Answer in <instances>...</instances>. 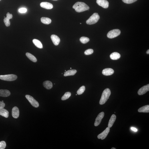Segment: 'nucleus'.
Wrapping results in <instances>:
<instances>
[{"instance_id": "nucleus-31", "label": "nucleus", "mask_w": 149, "mask_h": 149, "mask_svg": "<svg viewBox=\"0 0 149 149\" xmlns=\"http://www.w3.org/2000/svg\"><path fill=\"white\" fill-rule=\"evenodd\" d=\"M137 0H122L124 3L127 4H131Z\"/></svg>"}, {"instance_id": "nucleus-34", "label": "nucleus", "mask_w": 149, "mask_h": 149, "mask_svg": "<svg viewBox=\"0 0 149 149\" xmlns=\"http://www.w3.org/2000/svg\"><path fill=\"white\" fill-rule=\"evenodd\" d=\"M131 129L132 130L134 131L135 132H137V131L138 130L136 128H135L134 127H132L131 128Z\"/></svg>"}, {"instance_id": "nucleus-10", "label": "nucleus", "mask_w": 149, "mask_h": 149, "mask_svg": "<svg viewBox=\"0 0 149 149\" xmlns=\"http://www.w3.org/2000/svg\"><path fill=\"white\" fill-rule=\"evenodd\" d=\"M149 91V84L143 86L139 89L138 91V94L139 95H141L145 94Z\"/></svg>"}, {"instance_id": "nucleus-15", "label": "nucleus", "mask_w": 149, "mask_h": 149, "mask_svg": "<svg viewBox=\"0 0 149 149\" xmlns=\"http://www.w3.org/2000/svg\"><path fill=\"white\" fill-rule=\"evenodd\" d=\"M114 73V71L111 68H106L103 70L102 71L103 75L106 76H109L112 75Z\"/></svg>"}, {"instance_id": "nucleus-21", "label": "nucleus", "mask_w": 149, "mask_h": 149, "mask_svg": "<svg viewBox=\"0 0 149 149\" xmlns=\"http://www.w3.org/2000/svg\"><path fill=\"white\" fill-rule=\"evenodd\" d=\"M77 71L76 70L73 69L68 70L64 73V76L66 77L74 75L77 72Z\"/></svg>"}, {"instance_id": "nucleus-17", "label": "nucleus", "mask_w": 149, "mask_h": 149, "mask_svg": "<svg viewBox=\"0 0 149 149\" xmlns=\"http://www.w3.org/2000/svg\"><path fill=\"white\" fill-rule=\"evenodd\" d=\"M43 85L47 89H50L52 88L53 83L51 81H46L43 83Z\"/></svg>"}, {"instance_id": "nucleus-26", "label": "nucleus", "mask_w": 149, "mask_h": 149, "mask_svg": "<svg viewBox=\"0 0 149 149\" xmlns=\"http://www.w3.org/2000/svg\"><path fill=\"white\" fill-rule=\"evenodd\" d=\"M71 93L70 92H67L62 96L61 98V100L64 101L69 99L71 96Z\"/></svg>"}, {"instance_id": "nucleus-8", "label": "nucleus", "mask_w": 149, "mask_h": 149, "mask_svg": "<svg viewBox=\"0 0 149 149\" xmlns=\"http://www.w3.org/2000/svg\"><path fill=\"white\" fill-rule=\"evenodd\" d=\"M110 130V128L108 127L102 133L98 135V138L101 139L102 140H104L108 135Z\"/></svg>"}, {"instance_id": "nucleus-11", "label": "nucleus", "mask_w": 149, "mask_h": 149, "mask_svg": "<svg viewBox=\"0 0 149 149\" xmlns=\"http://www.w3.org/2000/svg\"><path fill=\"white\" fill-rule=\"evenodd\" d=\"M13 15L12 14H10L9 13H8L7 14V17H5L4 19V23H5L6 26L9 27L10 25V22L9 20L12 18Z\"/></svg>"}, {"instance_id": "nucleus-2", "label": "nucleus", "mask_w": 149, "mask_h": 149, "mask_svg": "<svg viewBox=\"0 0 149 149\" xmlns=\"http://www.w3.org/2000/svg\"><path fill=\"white\" fill-rule=\"evenodd\" d=\"M111 91L109 88L105 89L103 91L102 96L99 101V104L102 105L104 104L107 102L111 94Z\"/></svg>"}, {"instance_id": "nucleus-33", "label": "nucleus", "mask_w": 149, "mask_h": 149, "mask_svg": "<svg viewBox=\"0 0 149 149\" xmlns=\"http://www.w3.org/2000/svg\"><path fill=\"white\" fill-rule=\"evenodd\" d=\"M5 106V104L4 102L0 101V110L4 108Z\"/></svg>"}, {"instance_id": "nucleus-16", "label": "nucleus", "mask_w": 149, "mask_h": 149, "mask_svg": "<svg viewBox=\"0 0 149 149\" xmlns=\"http://www.w3.org/2000/svg\"><path fill=\"white\" fill-rule=\"evenodd\" d=\"M11 93L7 89H0V96L7 97L10 96Z\"/></svg>"}, {"instance_id": "nucleus-39", "label": "nucleus", "mask_w": 149, "mask_h": 149, "mask_svg": "<svg viewBox=\"0 0 149 149\" xmlns=\"http://www.w3.org/2000/svg\"><path fill=\"white\" fill-rule=\"evenodd\" d=\"M81 23H80V24H81Z\"/></svg>"}, {"instance_id": "nucleus-35", "label": "nucleus", "mask_w": 149, "mask_h": 149, "mask_svg": "<svg viewBox=\"0 0 149 149\" xmlns=\"http://www.w3.org/2000/svg\"><path fill=\"white\" fill-rule=\"evenodd\" d=\"M146 53L147 54H149V50L148 49V50L146 52Z\"/></svg>"}, {"instance_id": "nucleus-9", "label": "nucleus", "mask_w": 149, "mask_h": 149, "mask_svg": "<svg viewBox=\"0 0 149 149\" xmlns=\"http://www.w3.org/2000/svg\"><path fill=\"white\" fill-rule=\"evenodd\" d=\"M96 3L99 6L104 8H107L109 6V3L107 0H97Z\"/></svg>"}, {"instance_id": "nucleus-38", "label": "nucleus", "mask_w": 149, "mask_h": 149, "mask_svg": "<svg viewBox=\"0 0 149 149\" xmlns=\"http://www.w3.org/2000/svg\"><path fill=\"white\" fill-rule=\"evenodd\" d=\"M53 0L56 1V0Z\"/></svg>"}, {"instance_id": "nucleus-28", "label": "nucleus", "mask_w": 149, "mask_h": 149, "mask_svg": "<svg viewBox=\"0 0 149 149\" xmlns=\"http://www.w3.org/2000/svg\"><path fill=\"white\" fill-rule=\"evenodd\" d=\"M85 86H81L80 88H79L77 92V94L80 95L83 94V93L84 92V91L85 90Z\"/></svg>"}, {"instance_id": "nucleus-18", "label": "nucleus", "mask_w": 149, "mask_h": 149, "mask_svg": "<svg viewBox=\"0 0 149 149\" xmlns=\"http://www.w3.org/2000/svg\"><path fill=\"white\" fill-rule=\"evenodd\" d=\"M116 115L114 114H113L112 115L109 122L108 126L110 128L112 126L115 121H116Z\"/></svg>"}, {"instance_id": "nucleus-22", "label": "nucleus", "mask_w": 149, "mask_h": 149, "mask_svg": "<svg viewBox=\"0 0 149 149\" xmlns=\"http://www.w3.org/2000/svg\"><path fill=\"white\" fill-rule=\"evenodd\" d=\"M0 115L5 118H7L9 116V112L6 109H3L0 110Z\"/></svg>"}, {"instance_id": "nucleus-19", "label": "nucleus", "mask_w": 149, "mask_h": 149, "mask_svg": "<svg viewBox=\"0 0 149 149\" xmlns=\"http://www.w3.org/2000/svg\"><path fill=\"white\" fill-rule=\"evenodd\" d=\"M121 55L118 53L115 52L111 54L110 55V58L113 60H117L120 58Z\"/></svg>"}, {"instance_id": "nucleus-12", "label": "nucleus", "mask_w": 149, "mask_h": 149, "mask_svg": "<svg viewBox=\"0 0 149 149\" xmlns=\"http://www.w3.org/2000/svg\"><path fill=\"white\" fill-rule=\"evenodd\" d=\"M19 109L17 107H15L12 110V116L15 118H17L19 116Z\"/></svg>"}, {"instance_id": "nucleus-40", "label": "nucleus", "mask_w": 149, "mask_h": 149, "mask_svg": "<svg viewBox=\"0 0 149 149\" xmlns=\"http://www.w3.org/2000/svg\"></svg>"}, {"instance_id": "nucleus-4", "label": "nucleus", "mask_w": 149, "mask_h": 149, "mask_svg": "<svg viewBox=\"0 0 149 149\" xmlns=\"http://www.w3.org/2000/svg\"><path fill=\"white\" fill-rule=\"evenodd\" d=\"M17 78V75L14 74H9L0 75V79L1 80L8 81H13Z\"/></svg>"}, {"instance_id": "nucleus-27", "label": "nucleus", "mask_w": 149, "mask_h": 149, "mask_svg": "<svg viewBox=\"0 0 149 149\" xmlns=\"http://www.w3.org/2000/svg\"><path fill=\"white\" fill-rule=\"evenodd\" d=\"M79 40L83 44L86 43L89 41V39L88 38L85 37H81Z\"/></svg>"}, {"instance_id": "nucleus-32", "label": "nucleus", "mask_w": 149, "mask_h": 149, "mask_svg": "<svg viewBox=\"0 0 149 149\" xmlns=\"http://www.w3.org/2000/svg\"><path fill=\"white\" fill-rule=\"evenodd\" d=\"M19 11L21 13H25L27 11V9L25 8H22L19 9Z\"/></svg>"}, {"instance_id": "nucleus-25", "label": "nucleus", "mask_w": 149, "mask_h": 149, "mask_svg": "<svg viewBox=\"0 0 149 149\" xmlns=\"http://www.w3.org/2000/svg\"><path fill=\"white\" fill-rule=\"evenodd\" d=\"M42 23L46 24H49L51 22V20L48 18L46 17H42L41 19Z\"/></svg>"}, {"instance_id": "nucleus-14", "label": "nucleus", "mask_w": 149, "mask_h": 149, "mask_svg": "<svg viewBox=\"0 0 149 149\" xmlns=\"http://www.w3.org/2000/svg\"><path fill=\"white\" fill-rule=\"evenodd\" d=\"M51 39L54 44L55 45H58L59 44L60 41V39L57 36L55 35H51Z\"/></svg>"}, {"instance_id": "nucleus-29", "label": "nucleus", "mask_w": 149, "mask_h": 149, "mask_svg": "<svg viewBox=\"0 0 149 149\" xmlns=\"http://www.w3.org/2000/svg\"><path fill=\"white\" fill-rule=\"evenodd\" d=\"M6 146V144L4 141H2L0 142V149H5Z\"/></svg>"}, {"instance_id": "nucleus-6", "label": "nucleus", "mask_w": 149, "mask_h": 149, "mask_svg": "<svg viewBox=\"0 0 149 149\" xmlns=\"http://www.w3.org/2000/svg\"><path fill=\"white\" fill-rule=\"evenodd\" d=\"M25 97L32 106L35 108H38L39 106V103L32 96L29 95H26Z\"/></svg>"}, {"instance_id": "nucleus-30", "label": "nucleus", "mask_w": 149, "mask_h": 149, "mask_svg": "<svg viewBox=\"0 0 149 149\" xmlns=\"http://www.w3.org/2000/svg\"><path fill=\"white\" fill-rule=\"evenodd\" d=\"M94 52L93 50L92 49H88L85 51L84 54L86 55H89L92 54Z\"/></svg>"}, {"instance_id": "nucleus-5", "label": "nucleus", "mask_w": 149, "mask_h": 149, "mask_svg": "<svg viewBox=\"0 0 149 149\" xmlns=\"http://www.w3.org/2000/svg\"><path fill=\"white\" fill-rule=\"evenodd\" d=\"M121 31L120 30L115 29L109 31L107 34V36L110 39L114 38L120 35Z\"/></svg>"}, {"instance_id": "nucleus-3", "label": "nucleus", "mask_w": 149, "mask_h": 149, "mask_svg": "<svg viewBox=\"0 0 149 149\" xmlns=\"http://www.w3.org/2000/svg\"><path fill=\"white\" fill-rule=\"evenodd\" d=\"M100 16L98 13H95L91 16L86 21L87 24L92 25L94 24L98 21Z\"/></svg>"}, {"instance_id": "nucleus-23", "label": "nucleus", "mask_w": 149, "mask_h": 149, "mask_svg": "<svg viewBox=\"0 0 149 149\" xmlns=\"http://www.w3.org/2000/svg\"><path fill=\"white\" fill-rule=\"evenodd\" d=\"M33 42L36 46L39 48H43L42 44L39 40L37 39H34L33 40Z\"/></svg>"}, {"instance_id": "nucleus-24", "label": "nucleus", "mask_w": 149, "mask_h": 149, "mask_svg": "<svg viewBox=\"0 0 149 149\" xmlns=\"http://www.w3.org/2000/svg\"><path fill=\"white\" fill-rule=\"evenodd\" d=\"M27 57L30 60L33 62H36L37 61V59L33 55L29 53H27L26 54Z\"/></svg>"}, {"instance_id": "nucleus-13", "label": "nucleus", "mask_w": 149, "mask_h": 149, "mask_svg": "<svg viewBox=\"0 0 149 149\" xmlns=\"http://www.w3.org/2000/svg\"><path fill=\"white\" fill-rule=\"evenodd\" d=\"M40 5L43 8L47 9H51L53 8L52 4L47 2H42L40 3Z\"/></svg>"}, {"instance_id": "nucleus-37", "label": "nucleus", "mask_w": 149, "mask_h": 149, "mask_svg": "<svg viewBox=\"0 0 149 149\" xmlns=\"http://www.w3.org/2000/svg\"><path fill=\"white\" fill-rule=\"evenodd\" d=\"M2 102H4V101H2Z\"/></svg>"}, {"instance_id": "nucleus-20", "label": "nucleus", "mask_w": 149, "mask_h": 149, "mask_svg": "<svg viewBox=\"0 0 149 149\" xmlns=\"http://www.w3.org/2000/svg\"><path fill=\"white\" fill-rule=\"evenodd\" d=\"M140 112L149 113V105H147L141 107L138 110Z\"/></svg>"}, {"instance_id": "nucleus-36", "label": "nucleus", "mask_w": 149, "mask_h": 149, "mask_svg": "<svg viewBox=\"0 0 149 149\" xmlns=\"http://www.w3.org/2000/svg\"><path fill=\"white\" fill-rule=\"evenodd\" d=\"M111 149H116L115 148H111Z\"/></svg>"}, {"instance_id": "nucleus-1", "label": "nucleus", "mask_w": 149, "mask_h": 149, "mask_svg": "<svg viewBox=\"0 0 149 149\" xmlns=\"http://www.w3.org/2000/svg\"><path fill=\"white\" fill-rule=\"evenodd\" d=\"M73 8L78 13L88 10L89 9L88 5L84 3L80 2H78L75 3L73 6Z\"/></svg>"}, {"instance_id": "nucleus-7", "label": "nucleus", "mask_w": 149, "mask_h": 149, "mask_svg": "<svg viewBox=\"0 0 149 149\" xmlns=\"http://www.w3.org/2000/svg\"><path fill=\"white\" fill-rule=\"evenodd\" d=\"M104 112H102L99 113L97 117L96 120H95L94 124L95 126H98L100 124L101 120L104 118Z\"/></svg>"}]
</instances>
